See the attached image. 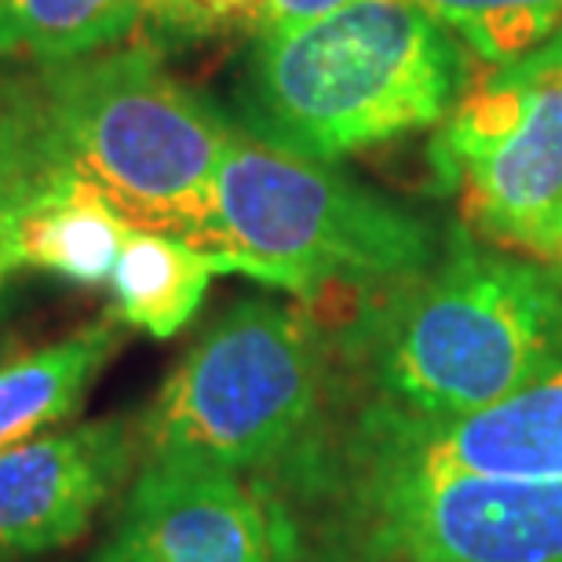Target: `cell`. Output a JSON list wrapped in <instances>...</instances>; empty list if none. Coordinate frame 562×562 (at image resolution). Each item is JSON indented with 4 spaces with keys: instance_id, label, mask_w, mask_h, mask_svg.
<instances>
[{
    "instance_id": "6da1fadb",
    "label": "cell",
    "mask_w": 562,
    "mask_h": 562,
    "mask_svg": "<svg viewBox=\"0 0 562 562\" xmlns=\"http://www.w3.org/2000/svg\"><path fill=\"white\" fill-rule=\"evenodd\" d=\"M336 398L417 420L486 409L562 351V278L471 231L424 274L336 318Z\"/></svg>"
},
{
    "instance_id": "7a4b0ae2",
    "label": "cell",
    "mask_w": 562,
    "mask_h": 562,
    "mask_svg": "<svg viewBox=\"0 0 562 562\" xmlns=\"http://www.w3.org/2000/svg\"><path fill=\"white\" fill-rule=\"evenodd\" d=\"M460 41L417 0H362L292 30L256 33L238 125L311 161L438 128L460 103Z\"/></svg>"
},
{
    "instance_id": "3957f363",
    "label": "cell",
    "mask_w": 562,
    "mask_h": 562,
    "mask_svg": "<svg viewBox=\"0 0 562 562\" xmlns=\"http://www.w3.org/2000/svg\"><path fill=\"white\" fill-rule=\"evenodd\" d=\"M37 85L66 176L99 190L128 227L216 252V172L234 121L179 81L157 44L41 66Z\"/></svg>"
},
{
    "instance_id": "277c9868",
    "label": "cell",
    "mask_w": 562,
    "mask_h": 562,
    "mask_svg": "<svg viewBox=\"0 0 562 562\" xmlns=\"http://www.w3.org/2000/svg\"><path fill=\"white\" fill-rule=\"evenodd\" d=\"M442 245L446 234L420 212L234 121L216 172V252L234 274L300 303L344 296L355 307L424 274Z\"/></svg>"
},
{
    "instance_id": "5b68a950",
    "label": "cell",
    "mask_w": 562,
    "mask_h": 562,
    "mask_svg": "<svg viewBox=\"0 0 562 562\" xmlns=\"http://www.w3.org/2000/svg\"><path fill=\"white\" fill-rule=\"evenodd\" d=\"M278 562H562V482L249 479Z\"/></svg>"
},
{
    "instance_id": "8992f818",
    "label": "cell",
    "mask_w": 562,
    "mask_h": 562,
    "mask_svg": "<svg viewBox=\"0 0 562 562\" xmlns=\"http://www.w3.org/2000/svg\"><path fill=\"white\" fill-rule=\"evenodd\" d=\"M336 395L333 336L307 303H234L183 355L139 420L143 457L256 479L285 460Z\"/></svg>"
},
{
    "instance_id": "52a82bcc",
    "label": "cell",
    "mask_w": 562,
    "mask_h": 562,
    "mask_svg": "<svg viewBox=\"0 0 562 562\" xmlns=\"http://www.w3.org/2000/svg\"><path fill=\"white\" fill-rule=\"evenodd\" d=\"M431 157L471 231L552 260L562 238V33L460 95Z\"/></svg>"
},
{
    "instance_id": "ba28073f",
    "label": "cell",
    "mask_w": 562,
    "mask_h": 562,
    "mask_svg": "<svg viewBox=\"0 0 562 562\" xmlns=\"http://www.w3.org/2000/svg\"><path fill=\"white\" fill-rule=\"evenodd\" d=\"M271 471L333 479L562 482V351L519 391L464 417L417 420L333 395L318 427Z\"/></svg>"
},
{
    "instance_id": "9c48e42d",
    "label": "cell",
    "mask_w": 562,
    "mask_h": 562,
    "mask_svg": "<svg viewBox=\"0 0 562 562\" xmlns=\"http://www.w3.org/2000/svg\"><path fill=\"white\" fill-rule=\"evenodd\" d=\"M95 562H278L260 493L238 471L143 457Z\"/></svg>"
},
{
    "instance_id": "30bf717a",
    "label": "cell",
    "mask_w": 562,
    "mask_h": 562,
    "mask_svg": "<svg viewBox=\"0 0 562 562\" xmlns=\"http://www.w3.org/2000/svg\"><path fill=\"white\" fill-rule=\"evenodd\" d=\"M139 424L106 417L0 453V562L70 548L139 457Z\"/></svg>"
},
{
    "instance_id": "8fae6325",
    "label": "cell",
    "mask_w": 562,
    "mask_h": 562,
    "mask_svg": "<svg viewBox=\"0 0 562 562\" xmlns=\"http://www.w3.org/2000/svg\"><path fill=\"white\" fill-rule=\"evenodd\" d=\"M121 344V322L106 314L55 344L0 358V453L70 420Z\"/></svg>"
},
{
    "instance_id": "7c38bea8",
    "label": "cell",
    "mask_w": 562,
    "mask_h": 562,
    "mask_svg": "<svg viewBox=\"0 0 562 562\" xmlns=\"http://www.w3.org/2000/svg\"><path fill=\"white\" fill-rule=\"evenodd\" d=\"M216 274H231L220 252L161 231L132 227L110 274L114 318L168 340L198 314Z\"/></svg>"
},
{
    "instance_id": "4fadbf2b",
    "label": "cell",
    "mask_w": 562,
    "mask_h": 562,
    "mask_svg": "<svg viewBox=\"0 0 562 562\" xmlns=\"http://www.w3.org/2000/svg\"><path fill=\"white\" fill-rule=\"evenodd\" d=\"M128 231V220L99 190L63 176L22 216L15 245L22 267L74 285H103L114 274Z\"/></svg>"
},
{
    "instance_id": "5bb4252c",
    "label": "cell",
    "mask_w": 562,
    "mask_h": 562,
    "mask_svg": "<svg viewBox=\"0 0 562 562\" xmlns=\"http://www.w3.org/2000/svg\"><path fill=\"white\" fill-rule=\"evenodd\" d=\"M132 37V0H0V63L59 66Z\"/></svg>"
},
{
    "instance_id": "9a60e30c",
    "label": "cell",
    "mask_w": 562,
    "mask_h": 562,
    "mask_svg": "<svg viewBox=\"0 0 562 562\" xmlns=\"http://www.w3.org/2000/svg\"><path fill=\"white\" fill-rule=\"evenodd\" d=\"M63 176L44 121L37 74L0 77V238L19 234L33 201Z\"/></svg>"
},
{
    "instance_id": "2e32d148",
    "label": "cell",
    "mask_w": 562,
    "mask_h": 562,
    "mask_svg": "<svg viewBox=\"0 0 562 562\" xmlns=\"http://www.w3.org/2000/svg\"><path fill=\"white\" fill-rule=\"evenodd\" d=\"M136 8V37L172 48V44H198L223 37V33L252 30L260 22L263 0H132Z\"/></svg>"
},
{
    "instance_id": "e0dca14e",
    "label": "cell",
    "mask_w": 562,
    "mask_h": 562,
    "mask_svg": "<svg viewBox=\"0 0 562 562\" xmlns=\"http://www.w3.org/2000/svg\"><path fill=\"white\" fill-rule=\"evenodd\" d=\"M351 4H362V0H263L256 33L292 30V26H303V22L333 15V11L351 8Z\"/></svg>"
},
{
    "instance_id": "ac0fdd59",
    "label": "cell",
    "mask_w": 562,
    "mask_h": 562,
    "mask_svg": "<svg viewBox=\"0 0 562 562\" xmlns=\"http://www.w3.org/2000/svg\"><path fill=\"white\" fill-rule=\"evenodd\" d=\"M22 271V260H19V245H15V234L0 238V289L8 285L11 274Z\"/></svg>"
},
{
    "instance_id": "d6986e66",
    "label": "cell",
    "mask_w": 562,
    "mask_h": 562,
    "mask_svg": "<svg viewBox=\"0 0 562 562\" xmlns=\"http://www.w3.org/2000/svg\"><path fill=\"white\" fill-rule=\"evenodd\" d=\"M548 267L562 278V238H559V245H555V252H552V260H548Z\"/></svg>"
},
{
    "instance_id": "ffe728a7",
    "label": "cell",
    "mask_w": 562,
    "mask_h": 562,
    "mask_svg": "<svg viewBox=\"0 0 562 562\" xmlns=\"http://www.w3.org/2000/svg\"><path fill=\"white\" fill-rule=\"evenodd\" d=\"M4 351H8V340H4V336H0V358H8Z\"/></svg>"
}]
</instances>
